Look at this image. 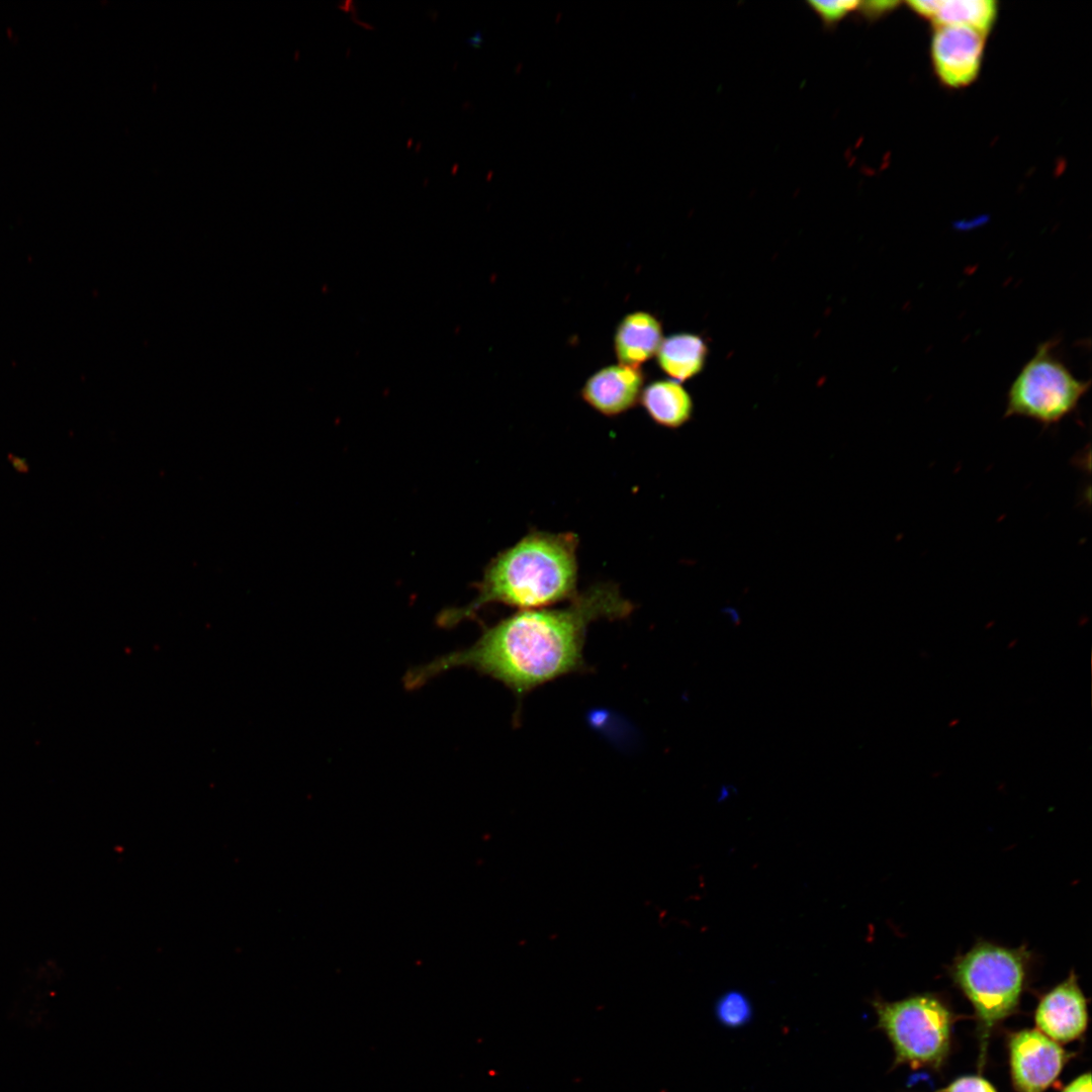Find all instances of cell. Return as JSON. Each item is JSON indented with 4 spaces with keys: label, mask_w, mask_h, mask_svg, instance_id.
Listing matches in <instances>:
<instances>
[{
    "label": "cell",
    "mask_w": 1092,
    "mask_h": 1092,
    "mask_svg": "<svg viewBox=\"0 0 1092 1092\" xmlns=\"http://www.w3.org/2000/svg\"><path fill=\"white\" fill-rule=\"evenodd\" d=\"M633 608L617 584L595 583L565 607L522 610L485 627L470 647L411 668L404 686L414 690L450 668L466 666L522 698L541 685L583 670L582 650L590 623L626 618Z\"/></svg>",
    "instance_id": "6da1fadb"
},
{
    "label": "cell",
    "mask_w": 1092,
    "mask_h": 1092,
    "mask_svg": "<svg viewBox=\"0 0 1092 1092\" xmlns=\"http://www.w3.org/2000/svg\"><path fill=\"white\" fill-rule=\"evenodd\" d=\"M578 537L574 533L532 531L500 551L476 583L477 596L467 606L443 610L438 625L451 628L489 604L522 610L543 609L577 595Z\"/></svg>",
    "instance_id": "7a4b0ae2"
},
{
    "label": "cell",
    "mask_w": 1092,
    "mask_h": 1092,
    "mask_svg": "<svg viewBox=\"0 0 1092 1092\" xmlns=\"http://www.w3.org/2000/svg\"><path fill=\"white\" fill-rule=\"evenodd\" d=\"M1029 963L1025 946L1009 948L987 941L954 960L950 977L973 1005L984 1038L1017 1009Z\"/></svg>",
    "instance_id": "3957f363"
},
{
    "label": "cell",
    "mask_w": 1092,
    "mask_h": 1092,
    "mask_svg": "<svg viewBox=\"0 0 1092 1092\" xmlns=\"http://www.w3.org/2000/svg\"><path fill=\"white\" fill-rule=\"evenodd\" d=\"M1059 343L1050 339L1037 345L1007 391L1004 418H1027L1048 429L1076 412L1090 381L1073 374L1060 356Z\"/></svg>",
    "instance_id": "277c9868"
},
{
    "label": "cell",
    "mask_w": 1092,
    "mask_h": 1092,
    "mask_svg": "<svg viewBox=\"0 0 1092 1092\" xmlns=\"http://www.w3.org/2000/svg\"><path fill=\"white\" fill-rule=\"evenodd\" d=\"M877 1026L887 1035L897 1064L938 1067L951 1036L952 1014L937 996L915 995L899 1001L875 999Z\"/></svg>",
    "instance_id": "5b68a950"
},
{
    "label": "cell",
    "mask_w": 1092,
    "mask_h": 1092,
    "mask_svg": "<svg viewBox=\"0 0 1092 1092\" xmlns=\"http://www.w3.org/2000/svg\"><path fill=\"white\" fill-rule=\"evenodd\" d=\"M1066 1060L1061 1045L1037 1029L1010 1036L1011 1078L1018 1092H1043L1059 1077Z\"/></svg>",
    "instance_id": "8992f818"
},
{
    "label": "cell",
    "mask_w": 1092,
    "mask_h": 1092,
    "mask_svg": "<svg viewBox=\"0 0 1092 1092\" xmlns=\"http://www.w3.org/2000/svg\"><path fill=\"white\" fill-rule=\"evenodd\" d=\"M985 33L957 25H936L931 56L940 80L950 87L971 83L978 75Z\"/></svg>",
    "instance_id": "52a82bcc"
},
{
    "label": "cell",
    "mask_w": 1092,
    "mask_h": 1092,
    "mask_svg": "<svg viewBox=\"0 0 1092 1092\" xmlns=\"http://www.w3.org/2000/svg\"><path fill=\"white\" fill-rule=\"evenodd\" d=\"M1034 1021L1037 1030L1058 1043L1075 1040L1085 1032L1087 1001L1074 972L1040 998Z\"/></svg>",
    "instance_id": "ba28073f"
},
{
    "label": "cell",
    "mask_w": 1092,
    "mask_h": 1092,
    "mask_svg": "<svg viewBox=\"0 0 1092 1092\" xmlns=\"http://www.w3.org/2000/svg\"><path fill=\"white\" fill-rule=\"evenodd\" d=\"M640 367L610 365L593 374L583 384L581 397L594 410L614 417L632 408L643 389Z\"/></svg>",
    "instance_id": "9c48e42d"
},
{
    "label": "cell",
    "mask_w": 1092,
    "mask_h": 1092,
    "mask_svg": "<svg viewBox=\"0 0 1092 1092\" xmlns=\"http://www.w3.org/2000/svg\"><path fill=\"white\" fill-rule=\"evenodd\" d=\"M662 340L661 323L656 316L647 311L629 313L616 329L617 359L622 365L639 367L656 355Z\"/></svg>",
    "instance_id": "30bf717a"
},
{
    "label": "cell",
    "mask_w": 1092,
    "mask_h": 1092,
    "mask_svg": "<svg viewBox=\"0 0 1092 1092\" xmlns=\"http://www.w3.org/2000/svg\"><path fill=\"white\" fill-rule=\"evenodd\" d=\"M910 7L935 25H957L986 33L995 21L997 8L991 0H920Z\"/></svg>",
    "instance_id": "8fae6325"
},
{
    "label": "cell",
    "mask_w": 1092,
    "mask_h": 1092,
    "mask_svg": "<svg viewBox=\"0 0 1092 1092\" xmlns=\"http://www.w3.org/2000/svg\"><path fill=\"white\" fill-rule=\"evenodd\" d=\"M639 401L650 419L667 429H678L693 417L694 402L677 381L657 380L642 389Z\"/></svg>",
    "instance_id": "7c38bea8"
},
{
    "label": "cell",
    "mask_w": 1092,
    "mask_h": 1092,
    "mask_svg": "<svg viewBox=\"0 0 1092 1092\" xmlns=\"http://www.w3.org/2000/svg\"><path fill=\"white\" fill-rule=\"evenodd\" d=\"M707 357L705 340L691 333L674 334L663 339L656 353L661 370L677 382L698 375L704 369Z\"/></svg>",
    "instance_id": "4fadbf2b"
},
{
    "label": "cell",
    "mask_w": 1092,
    "mask_h": 1092,
    "mask_svg": "<svg viewBox=\"0 0 1092 1092\" xmlns=\"http://www.w3.org/2000/svg\"><path fill=\"white\" fill-rule=\"evenodd\" d=\"M714 1011L717 1021L731 1029L744 1027L753 1015L750 1001L738 991H730L719 997Z\"/></svg>",
    "instance_id": "5bb4252c"
},
{
    "label": "cell",
    "mask_w": 1092,
    "mask_h": 1092,
    "mask_svg": "<svg viewBox=\"0 0 1092 1092\" xmlns=\"http://www.w3.org/2000/svg\"><path fill=\"white\" fill-rule=\"evenodd\" d=\"M807 4L819 16L827 28H833L849 12L857 9L858 1H808Z\"/></svg>",
    "instance_id": "9a60e30c"
},
{
    "label": "cell",
    "mask_w": 1092,
    "mask_h": 1092,
    "mask_svg": "<svg viewBox=\"0 0 1092 1092\" xmlns=\"http://www.w3.org/2000/svg\"><path fill=\"white\" fill-rule=\"evenodd\" d=\"M940 1092H997L985 1079L977 1076L962 1077Z\"/></svg>",
    "instance_id": "2e32d148"
},
{
    "label": "cell",
    "mask_w": 1092,
    "mask_h": 1092,
    "mask_svg": "<svg viewBox=\"0 0 1092 1092\" xmlns=\"http://www.w3.org/2000/svg\"><path fill=\"white\" fill-rule=\"evenodd\" d=\"M896 5V2L889 1H868L859 2L857 9L867 17L875 18L884 12L890 10Z\"/></svg>",
    "instance_id": "e0dca14e"
},
{
    "label": "cell",
    "mask_w": 1092,
    "mask_h": 1092,
    "mask_svg": "<svg viewBox=\"0 0 1092 1092\" xmlns=\"http://www.w3.org/2000/svg\"><path fill=\"white\" fill-rule=\"evenodd\" d=\"M1062 1092H1091V1074L1086 1073L1072 1081Z\"/></svg>",
    "instance_id": "ac0fdd59"
},
{
    "label": "cell",
    "mask_w": 1092,
    "mask_h": 1092,
    "mask_svg": "<svg viewBox=\"0 0 1092 1092\" xmlns=\"http://www.w3.org/2000/svg\"><path fill=\"white\" fill-rule=\"evenodd\" d=\"M465 42L472 46V47L479 48L481 42H482V34H481V32L476 31L474 33V35L472 37L466 39Z\"/></svg>",
    "instance_id": "d6986e66"
}]
</instances>
